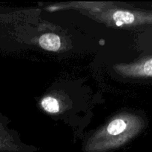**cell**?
I'll return each instance as SVG.
<instances>
[{
  "label": "cell",
  "mask_w": 152,
  "mask_h": 152,
  "mask_svg": "<svg viewBox=\"0 0 152 152\" xmlns=\"http://www.w3.org/2000/svg\"><path fill=\"white\" fill-rule=\"evenodd\" d=\"M145 127L143 119L134 114H120L98 131L88 141L86 152H108L136 137Z\"/></svg>",
  "instance_id": "6da1fadb"
},
{
  "label": "cell",
  "mask_w": 152,
  "mask_h": 152,
  "mask_svg": "<svg viewBox=\"0 0 152 152\" xmlns=\"http://www.w3.org/2000/svg\"><path fill=\"white\" fill-rule=\"evenodd\" d=\"M96 17L117 27L152 25V11L149 10H108L100 15H96Z\"/></svg>",
  "instance_id": "7a4b0ae2"
},
{
  "label": "cell",
  "mask_w": 152,
  "mask_h": 152,
  "mask_svg": "<svg viewBox=\"0 0 152 152\" xmlns=\"http://www.w3.org/2000/svg\"><path fill=\"white\" fill-rule=\"evenodd\" d=\"M114 69L125 77L136 79L152 78V54L130 64L117 65Z\"/></svg>",
  "instance_id": "3957f363"
},
{
  "label": "cell",
  "mask_w": 152,
  "mask_h": 152,
  "mask_svg": "<svg viewBox=\"0 0 152 152\" xmlns=\"http://www.w3.org/2000/svg\"><path fill=\"white\" fill-rule=\"evenodd\" d=\"M41 48L49 51H57L61 48V39L58 35L52 33L43 34L39 39Z\"/></svg>",
  "instance_id": "277c9868"
},
{
  "label": "cell",
  "mask_w": 152,
  "mask_h": 152,
  "mask_svg": "<svg viewBox=\"0 0 152 152\" xmlns=\"http://www.w3.org/2000/svg\"><path fill=\"white\" fill-rule=\"evenodd\" d=\"M0 152H24L14 143L0 122Z\"/></svg>",
  "instance_id": "5b68a950"
},
{
  "label": "cell",
  "mask_w": 152,
  "mask_h": 152,
  "mask_svg": "<svg viewBox=\"0 0 152 152\" xmlns=\"http://www.w3.org/2000/svg\"><path fill=\"white\" fill-rule=\"evenodd\" d=\"M41 106L46 112L50 114H56L60 109L59 100L51 96H45L41 100Z\"/></svg>",
  "instance_id": "8992f818"
}]
</instances>
